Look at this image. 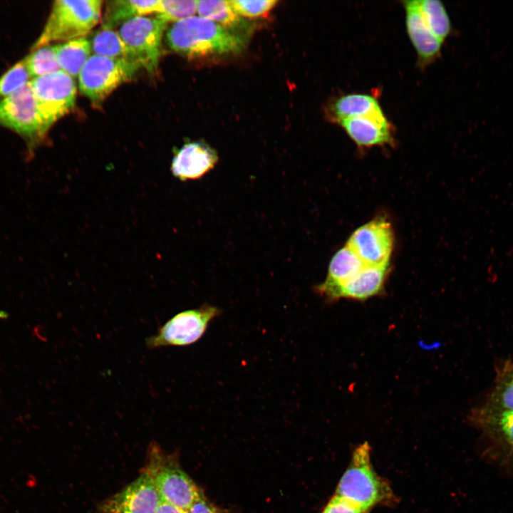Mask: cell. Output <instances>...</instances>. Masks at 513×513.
Segmentation results:
<instances>
[{
	"label": "cell",
	"mask_w": 513,
	"mask_h": 513,
	"mask_svg": "<svg viewBox=\"0 0 513 513\" xmlns=\"http://www.w3.org/2000/svg\"><path fill=\"white\" fill-rule=\"evenodd\" d=\"M166 42L189 58L236 53L245 46L244 39L230 28L199 16L173 23L167 30Z\"/></svg>",
	"instance_id": "1"
},
{
	"label": "cell",
	"mask_w": 513,
	"mask_h": 513,
	"mask_svg": "<svg viewBox=\"0 0 513 513\" xmlns=\"http://www.w3.org/2000/svg\"><path fill=\"white\" fill-rule=\"evenodd\" d=\"M367 513L378 505H393L397 498L388 482L374 470L367 442L353 451L333 495Z\"/></svg>",
	"instance_id": "2"
},
{
	"label": "cell",
	"mask_w": 513,
	"mask_h": 513,
	"mask_svg": "<svg viewBox=\"0 0 513 513\" xmlns=\"http://www.w3.org/2000/svg\"><path fill=\"white\" fill-rule=\"evenodd\" d=\"M102 1L57 0L41 35L32 49L57 41H68L85 37L99 22Z\"/></svg>",
	"instance_id": "3"
},
{
	"label": "cell",
	"mask_w": 513,
	"mask_h": 513,
	"mask_svg": "<svg viewBox=\"0 0 513 513\" xmlns=\"http://www.w3.org/2000/svg\"><path fill=\"white\" fill-rule=\"evenodd\" d=\"M150 476L161 499L187 510L202 492L180 467L175 457L157 445H150L145 470Z\"/></svg>",
	"instance_id": "4"
},
{
	"label": "cell",
	"mask_w": 513,
	"mask_h": 513,
	"mask_svg": "<svg viewBox=\"0 0 513 513\" xmlns=\"http://www.w3.org/2000/svg\"><path fill=\"white\" fill-rule=\"evenodd\" d=\"M221 313L218 307L207 304L181 311L159 327L155 334L147 338L145 346L156 349L192 345L202 337L210 322Z\"/></svg>",
	"instance_id": "5"
},
{
	"label": "cell",
	"mask_w": 513,
	"mask_h": 513,
	"mask_svg": "<svg viewBox=\"0 0 513 513\" xmlns=\"http://www.w3.org/2000/svg\"><path fill=\"white\" fill-rule=\"evenodd\" d=\"M30 81L0 99V125L18 133L30 146H34L45 138L50 128L40 113Z\"/></svg>",
	"instance_id": "6"
},
{
	"label": "cell",
	"mask_w": 513,
	"mask_h": 513,
	"mask_svg": "<svg viewBox=\"0 0 513 513\" xmlns=\"http://www.w3.org/2000/svg\"><path fill=\"white\" fill-rule=\"evenodd\" d=\"M138 69L128 63L93 54L78 75L80 90L93 103L100 104L120 85L131 80Z\"/></svg>",
	"instance_id": "7"
},
{
	"label": "cell",
	"mask_w": 513,
	"mask_h": 513,
	"mask_svg": "<svg viewBox=\"0 0 513 513\" xmlns=\"http://www.w3.org/2000/svg\"><path fill=\"white\" fill-rule=\"evenodd\" d=\"M167 24L156 16H138L123 23L118 31L139 66L151 74L158 68Z\"/></svg>",
	"instance_id": "8"
},
{
	"label": "cell",
	"mask_w": 513,
	"mask_h": 513,
	"mask_svg": "<svg viewBox=\"0 0 513 513\" xmlns=\"http://www.w3.org/2000/svg\"><path fill=\"white\" fill-rule=\"evenodd\" d=\"M30 82L40 113L49 128L73 108L76 86L73 78L63 71L34 78Z\"/></svg>",
	"instance_id": "9"
},
{
	"label": "cell",
	"mask_w": 513,
	"mask_h": 513,
	"mask_svg": "<svg viewBox=\"0 0 513 513\" xmlns=\"http://www.w3.org/2000/svg\"><path fill=\"white\" fill-rule=\"evenodd\" d=\"M346 245L366 266L389 265L394 247L392 225L384 218H375L356 229Z\"/></svg>",
	"instance_id": "10"
},
{
	"label": "cell",
	"mask_w": 513,
	"mask_h": 513,
	"mask_svg": "<svg viewBox=\"0 0 513 513\" xmlns=\"http://www.w3.org/2000/svg\"><path fill=\"white\" fill-rule=\"evenodd\" d=\"M160 500L150 476L144 470L133 482L102 503L99 513H155Z\"/></svg>",
	"instance_id": "11"
},
{
	"label": "cell",
	"mask_w": 513,
	"mask_h": 513,
	"mask_svg": "<svg viewBox=\"0 0 513 513\" xmlns=\"http://www.w3.org/2000/svg\"><path fill=\"white\" fill-rule=\"evenodd\" d=\"M218 162L217 152L202 142L185 143L176 151L171 162L172 175L185 182L202 178Z\"/></svg>",
	"instance_id": "12"
},
{
	"label": "cell",
	"mask_w": 513,
	"mask_h": 513,
	"mask_svg": "<svg viewBox=\"0 0 513 513\" xmlns=\"http://www.w3.org/2000/svg\"><path fill=\"white\" fill-rule=\"evenodd\" d=\"M338 123L361 148L392 145L393 142L391 125L383 113L346 119Z\"/></svg>",
	"instance_id": "13"
},
{
	"label": "cell",
	"mask_w": 513,
	"mask_h": 513,
	"mask_svg": "<svg viewBox=\"0 0 513 513\" xmlns=\"http://www.w3.org/2000/svg\"><path fill=\"white\" fill-rule=\"evenodd\" d=\"M389 273V265L365 266L358 274L342 284L335 291L331 302H335L341 299L363 301L378 296L384 291Z\"/></svg>",
	"instance_id": "14"
},
{
	"label": "cell",
	"mask_w": 513,
	"mask_h": 513,
	"mask_svg": "<svg viewBox=\"0 0 513 513\" xmlns=\"http://www.w3.org/2000/svg\"><path fill=\"white\" fill-rule=\"evenodd\" d=\"M408 35L422 65L438 57L443 41L438 38L423 21L415 0L404 1Z\"/></svg>",
	"instance_id": "15"
},
{
	"label": "cell",
	"mask_w": 513,
	"mask_h": 513,
	"mask_svg": "<svg viewBox=\"0 0 513 513\" xmlns=\"http://www.w3.org/2000/svg\"><path fill=\"white\" fill-rule=\"evenodd\" d=\"M366 265L346 245L333 256L325 280L315 286L314 291L326 302L345 282L358 274Z\"/></svg>",
	"instance_id": "16"
},
{
	"label": "cell",
	"mask_w": 513,
	"mask_h": 513,
	"mask_svg": "<svg viewBox=\"0 0 513 513\" xmlns=\"http://www.w3.org/2000/svg\"><path fill=\"white\" fill-rule=\"evenodd\" d=\"M161 0H115L108 2L103 16L102 26L115 28L127 21L151 14H157Z\"/></svg>",
	"instance_id": "17"
},
{
	"label": "cell",
	"mask_w": 513,
	"mask_h": 513,
	"mask_svg": "<svg viewBox=\"0 0 513 513\" xmlns=\"http://www.w3.org/2000/svg\"><path fill=\"white\" fill-rule=\"evenodd\" d=\"M90 41L94 55L121 61L140 68L134 56L120 34L113 28L101 26Z\"/></svg>",
	"instance_id": "18"
},
{
	"label": "cell",
	"mask_w": 513,
	"mask_h": 513,
	"mask_svg": "<svg viewBox=\"0 0 513 513\" xmlns=\"http://www.w3.org/2000/svg\"><path fill=\"white\" fill-rule=\"evenodd\" d=\"M338 122L357 117H367L383 113L375 98L364 93H349L337 98L331 107Z\"/></svg>",
	"instance_id": "19"
},
{
	"label": "cell",
	"mask_w": 513,
	"mask_h": 513,
	"mask_svg": "<svg viewBox=\"0 0 513 513\" xmlns=\"http://www.w3.org/2000/svg\"><path fill=\"white\" fill-rule=\"evenodd\" d=\"M60 69L73 78L78 75L90 56V41L81 37L54 45Z\"/></svg>",
	"instance_id": "20"
},
{
	"label": "cell",
	"mask_w": 513,
	"mask_h": 513,
	"mask_svg": "<svg viewBox=\"0 0 513 513\" xmlns=\"http://www.w3.org/2000/svg\"><path fill=\"white\" fill-rule=\"evenodd\" d=\"M418 11L430 31L441 41L450 35L451 22L447 10L439 0H415Z\"/></svg>",
	"instance_id": "21"
},
{
	"label": "cell",
	"mask_w": 513,
	"mask_h": 513,
	"mask_svg": "<svg viewBox=\"0 0 513 513\" xmlns=\"http://www.w3.org/2000/svg\"><path fill=\"white\" fill-rule=\"evenodd\" d=\"M197 12L199 16L227 28L232 29L241 24V16L235 11L229 1H197Z\"/></svg>",
	"instance_id": "22"
},
{
	"label": "cell",
	"mask_w": 513,
	"mask_h": 513,
	"mask_svg": "<svg viewBox=\"0 0 513 513\" xmlns=\"http://www.w3.org/2000/svg\"><path fill=\"white\" fill-rule=\"evenodd\" d=\"M488 405L492 416L513 410V364L504 368Z\"/></svg>",
	"instance_id": "23"
},
{
	"label": "cell",
	"mask_w": 513,
	"mask_h": 513,
	"mask_svg": "<svg viewBox=\"0 0 513 513\" xmlns=\"http://www.w3.org/2000/svg\"><path fill=\"white\" fill-rule=\"evenodd\" d=\"M24 59L30 75L33 78L61 70L54 46L47 45L33 49Z\"/></svg>",
	"instance_id": "24"
},
{
	"label": "cell",
	"mask_w": 513,
	"mask_h": 513,
	"mask_svg": "<svg viewBox=\"0 0 513 513\" xmlns=\"http://www.w3.org/2000/svg\"><path fill=\"white\" fill-rule=\"evenodd\" d=\"M30 78L25 59L16 63L0 76V99L22 88L30 81Z\"/></svg>",
	"instance_id": "25"
},
{
	"label": "cell",
	"mask_w": 513,
	"mask_h": 513,
	"mask_svg": "<svg viewBox=\"0 0 513 513\" xmlns=\"http://www.w3.org/2000/svg\"><path fill=\"white\" fill-rule=\"evenodd\" d=\"M197 12V1L161 0L160 9L155 16L166 24L175 23L192 16Z\"/></svg>",
	"instance_id": "26"
},
{
	"label": "cell",
	"mask_w": 513,
	"mask_h": 513,
	"mask_svg": "<svg viewBox=\"0 0 513 513\" xmlns=\"http://www.w3.org/2000/svg\"><path fill=\"white\" fill-rule=\"evenodd\" d=\"M229 2L239 16L255 19L267 15L278 1L275 0H232Z\"/></svg>",
	"instance_id": "27"
},
{
	"label": "cell",
	"mask_w": 513,
	"mask_h": 513,
	"mask_svg": "<svg viewBox=\"0 0 513 513\" xmlns=\"http://www.w3.org/2000/svg\"><path fill=\"white\" fill-rule=\"evenodd\" d=\"M321 513H367L333 496L326 504Z\"/></svg>",
	"instance_id": "28"
},
{
	"label": "cell",
	"mask_w": 513,
	"mask_h": 513,
	"mask_svg": "<svg viewBox=\"0 0 513 513\" xmlns=\"http://www.w3.org/2000/svg\"><path fill=\"white\" fill-rule=\"evenodd\" d=\"M507 442L513 446V410L494 415Z\"/></svg>",
	"instance_id": "29"
},
{
	"label": "cell",
	"mask_w": 513,
	"mask_h": 513,
	"mask_svg": "<svg viewBox=\"0 0 513 513\" xmlns=\"http://www.w3.org/2000/svg\"><path fill=\"white\" fill-rule=\"evenodd\" d=\"M187 513H224L222 510L210 503L202 494L193 502Z\"/></svg>",
	"instance_id": "30"
},
{
	"label": "cell",
	"mask_w": 513,
	"mask_h": 513,
	"mask_svg": "<svg viewBox=\"0 0 513 513\" xmlns=\"http://www.w3.org/2000/svg\"><path fill=\"white\" fill-rule=\"evenodd\" d=\"M155 513H187V511L161 499Z\"/></svg>",
	"instance_id": "31"
}]
</instances>
